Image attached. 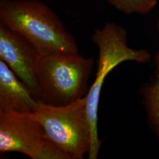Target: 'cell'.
I'll return each instance as SVG.
<instances>
[{
	"label": "cell",
	"instance_id": "obj_1",
	"mask_svg": "<svg viewBox=\"0 0 159 159\" xmlns=\"http://www.w3.org/2000/svg\"><path fill=\"white\" fill-rule=\"evenodd\" d=\"M0 24L21 34L40 55L79 53L74 37L38 0H0Z\"/></svg>",
	"mask_w": 159,
	"mask_h": 159
},
{
	"label": "cell",
	"instance_id": "obj_2",
	"mask_svg": "<svg viewBox=\"0 0 159 159\" xmlns=\"http://www.w3.org/2000/svg\"><path fill=\"white\" fill-rule=\"evenodd\" d=\"M91 40L98 48V58L96 79L86 96L87 111L91 129V146L87 157L89 159H97L102 144L98 132V111L104 80L121 63H148L151 59V54L145 49L130 47L126 30L116 23H107L102 29H96Z\"/></svg>",
	"mask_w": 159,
	"mask_h": 159
},
{
	"label": "cell",
	"instance_id": "obj_3",
	"mask_svg": "<svg viewBox=\"0 0 159 159\" xmlns=\"http://www.w3.org/2000/svg\"><path fill=\"white\" fill-rule=\"evenodd\" d=\"M94 62L93 57L79 53L41 55L35 73L37 101L64 106L86 96Z\"/></svg>",
	"mask_w": 159,
	"mask_h": 159
},
{
	"label": "cell",
	"instance_id": "obj_4",
	"mask_svg": "<svg viewBox=\"0 0 159 159\" xmlns=\"http://www.w3.org/2000/svg\"><path fill=\"white\" fill-rule=\"evenodd\" d=\"M33 113L51 142L68 159H84L88 156L91 129L86 96L64 106L39 102Z\"/></svg>",
	"mask_w": 159,
	"mask_h": 159
},
{
	"label": "cell",
	"instance_id": "obj_5",
	"mask_svg": "<svg viewBox=\"0 0 159 159\" xmlns=\"http://www.w3.org/2000/svg\"><path fill=\"white\" fill-rule=\"evenodd\" d=\"M31 159H68L51 142L33 112L0 111V153Z\"/></svg>",
	"mask_w": 159,
	"mask_h": 159
},
{
	"label": "cell",
	"instance_id": "obj_6",
	"mask_svg": "<svg viewBox=\"0 0 159 159\" xmlns=\"http://www.w3.org/2000/svg\"><path fill=\"white\" fill-rule=\"evenodd\" d=\"M40 54L21 34L0 24V60L26 85L37 100L35 78Z\"/></svg>",
	"mask_w": 159,
	"mask_h": 159
},
{
	"label": "cell",
	"instance_id": "obj_7",
	"mask_svg": "<svg viewBox=\"0 0 159 159\" xmlns=\"http://www.w3.org/2000/svg\"><path fill=\"white\" fill-rule=\"evenodd\" d=\"M38 103L29 88L0 60V111L33 112Z\"/></svg>",
	"mask_w": 159,
	"mask_h": 159
},
{
	"label": "cell",
	"instance_id": "obj_8",
	"mask_svg": "<svg viewBox=\"0 0 159 159\" xmlns=\"http://www.w3.org/2000/svg\"><path fill=\"white\" fill-rule=\"evenodd\" d=\"M156 75L153 81L143 86L140 93L148 123L159 142V50L154 57Z\"/></svg>",
	"mask_w": 159,
	"mask_h": 159
},
{
	"label": "cell",
	"instance_id": "obj_9",
	"mask_svg": "<svg viewBox=\"0 0 159 159\" xmlns=\"http://www.w3.org/2000/svg\"><path fill=\"white\" fill-rule=\"evenodd\" d=\"M111 6L126 14L147 15L157 5L158 0H106Z\"/></svg>",
	"mask_w": 159,
	"mask_h": 159
},
{
	"label": "cell",
	"instance_id": "obj_10",
	"mask_svg": "<svg viewBox=\"0 0 159 159\" xmlns=\"http://www.w3.org/2000/svg\"><path fill=\"white\" fill-rule=\"evenodd\" d=\"M157 31L159 34V17L157 20Z\"/></svg>",
	"mask_w": 159,
	"mask_h": 159
}]
</instances>
